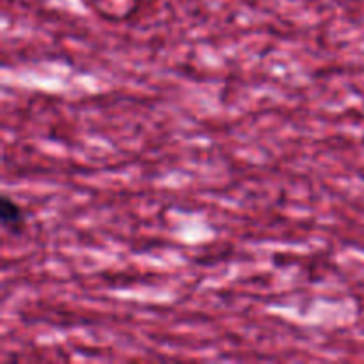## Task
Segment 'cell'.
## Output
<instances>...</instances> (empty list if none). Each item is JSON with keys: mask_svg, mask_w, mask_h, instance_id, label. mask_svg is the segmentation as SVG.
<instances>
[{"mask_svg": "<svg viewBox=\"0 0 364 364\" xmlns=\"http://www.w3.org/2000/svg\"><path fill=\"white\" fill-rule=\"evenodd\" d=\"M0 223L4 230L11 235L21 233L25 228L23 210L9 196H2V201H0Z\"/></svg>", "mask_w": 364, "mask_h": 364, "instance_id": "obj_1", "label": "cell"}]
</instances>
